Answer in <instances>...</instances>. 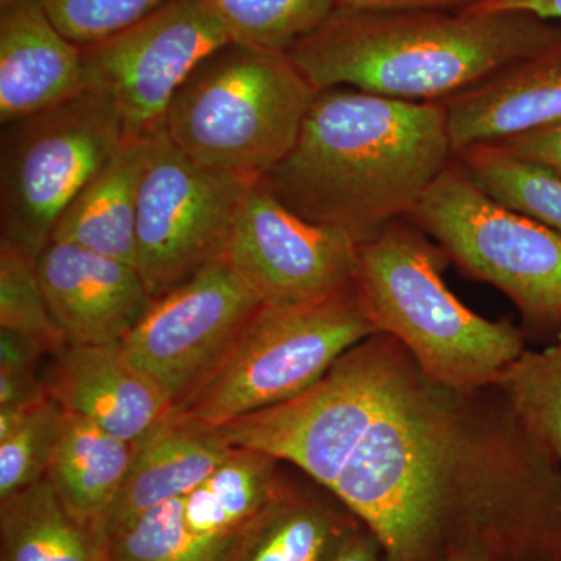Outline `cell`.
Returning <instances> with one entry per match:
<instances>
[{"mask_svg": "<svg viewBox=\"0 0 561 561\" xmlns=\"http://www.w3.org/2000/svg\"><path fill=\"white\" fill-rule=\"evenodd\" d=\"M36 272L69 345H121L154 300L133 265L73 243L50 241Z\"/></svg>", "mask_w": 561, "mask_h": 561, "instance_id": "obj_13", "label": "cell"}, {"mask_svg": "<svg viewBox=\"0 0 561 561\" xmlns=\"http://www.w3.org/2000/svg\"><path fill=\"white\" fill-rule=\"evenodd\" d=\"M362 523L316 483L294 481L265 508L234 561H334Z\"/></svg>", "mask_w": 561, "mask_h": 561, "instance_id": "obj_20", "label": "cell"}, {"mask_svg": "<svg viewBox=\"0 0 561 561\" xmlns=\"http://www.w3.org/2000/svg\"><path fill=\"white\" fill-rule=\"evenodd\" d=\"M494 389L535 446L561 465V337L548 348L526 350Z\"/></svg>", "mask_w": 561, "mask_h": 561, "instance_id": "obj_24", "label": "cell"}, {"mask_svg": "<svg viewBox=\"0 0 561 561\" xmlns=\"http://www.w3.org/2000/svg\"><path fill=\"white\" fill-rule=\"evenodd\" d=\"M261 306L220 257L154 298L121 346L175 409L224 360Z\"/></svg>", "mask_w": 561, "mask_h": 561, "instance_id": "obj_11", "label": "cell"}, {"mask_svg": "<svg viewBox=\"0 0 561 561\" xmlns=\"http://www.w3.org/2000/svg\"><path fill=\"white\" fill-rule=\"evenodd\" d=\"M378 332L357 284L323 300L262 305L224 360L173 412L219 427L272 408L308 390Z\"/></svg>", "mask_w": 561, "mask_h": 561, "instance_id": "obj_6", "label": "cell"}, {"mask_svg": "<svg viewBox=\"0 0 561 561\" xmlns=\"http://www.w3.org/2000/svg\"><path fill=\"white\" fill-rule=\"evenodd\" d=\"M11 2V0H0V5H5V3Z\"/></svg>", "mask_w": 561, "mask_h": 561, "instance_id": "obj_37", "label": "cell"}, {"mask_svg": "<svg viewBox=\"0 0 561 561\" xmlns=\"http://www.w3.org/2000/svg\"><path fill=\"white\" fill-rule=\"evenodd\" d=\"M316 95L289 55L228 43L176 92L162 131L203 168L253 184L294 149Z\"/></svg>", "mask_w": 561, "mask_h": 561, "instance_id": "obj_5", "label": "cell"}, {"mask_svg": "<svg viewBox=\"0 0 561 561\" xmlns=\"http://www.w3.org/2000/svg\"><path fill=\"white\" fill-rule=\"evenodd\" d=\"M561 31L526 13L335 9L287 55L317 92H370L405 102H446L538 54Z\"/></svg>", "mask_w": 561, "mask_h": 561, "instance_id": "obj_3", "label": "cell"}, {"mask_svg": "<svg viewBox=\"0 0 561 561\" xmlns=\"http://www.w3.org/2000/svg\"><path fill=\"white\" fill-rule=\"evenodd\" d=\"M84 88L81 46L66 38L41 0L0 5V122L43 113Z\"/></svg>", "mask_w": 561, "mask_h": 561, "instance_id": "obj_15", "label": "cell"}, {"mask_svg": "<svg viewBox=\"0 0 561 561\" xmlns=\"http://www.w3.org/2000/svg\"><path fill=\"white\" fill-rule=\"evenodd\" d=\"M471 278L496 287L524 334L561 337V236L494 201L457 158L409 216Z\"/></svg>", "mask_w": 561, "mask_h": 561, "instance_id": "obj_7", "label": "cell"}, {"mask_svg": "<svg viewBox=\"0 0 561 561\" xmlns=\"http://www.w3.org/2000/svg\"><path fill=\"white\" fill-rule=\"evenodd\" d=\"M231 43L287 54L337 9L335 0H203Z\"/></svg>", "mask_w": 561, "mask_h": 561, "instance_id": "obj_26", "label": "cell"}, {"mask_svg": "<svg viewBox=\"0 0 561 561\" xmlns=\"http://www.w3.org/2000/svg\"><path fill=\"white\" fill-rule=\"evenodd\" d=\"M135 442L122 440L98 424L65 412L46 481L66 511L101 535L127 481ZM105 542V541H103Z\"/></svg>", "mask_w": 561, "mask_h": 561, "instance_id": "obj_18", "label": "cell"}, {"mask_svg": "<svg viewBox=\"0 0 561 561\" xmlns=\"http://www.w3.org/2000/svg\"><path fill=\"white\" fill-rule=\"evenodd\" d=\"M330 491L387 561H561V465L496 389L432 379L389 334L365 339L308 390L221 427Z\"/></svg>", "mask_w": 561, "mask_h": 561, "instance_id": "obj_1", "label": "cell"}, {"mask_svg": "<svg viewBox=\"0 0 561 561\" xmlns=\"http://www.w3.org/2000/svg\"><path fill=\"white\" fill-rule=\"evenodd\" d=\"M448 261L409 220L357 245V286L376 328L409 351L435 381L453 389H493L526 353V334L463 305L442 276Z\"/></svg>", "mask_w": 561, "mask_h": 561, "instance_id": "obj_4", "label": "cell"}, {"mask_svg": "<svg viewBox=\"0 0 561 561\" xmlns=\"http://www.w3.org/2000/svg\"><path fill=\"white\" fill-rule=\"evenodd\" d=\"M44 383L62 411L122 440L138 442L173 411L165 390L121 345H68L55 354Z\"/></svg>", "mask_w": 561, "mask_h": 561, "instance_id": "obj_14", "label": "cell"}, {"mask_svg": "<svg viewBox=\"0 0 561 561\" xmlns=\"http://www.w3.org/2000/svg\"><path fill=\"white\" fill-rule=\"evenodd\" d=\"M224 257L267 306L323 300L357 284L356 243L302 219L262 181L243 195Z\"/></svg>", "mask_w": 561, "mask_h": 561, "instance_id": "obj_12", "label": "cell"}, {"mask_svg": "<svg viewBox=\"0 0 561 561\" xmlns=\"http://www.w3.org/2000/svg\"><path fill=\"white\" fill-rule=\"evenodd\" d=\"M456 153L442 102L317 92L294 149L264 180L302 219L360 245L409 219Z\"/></svg>", "mask_w": 561, "mask_h": 561, "instance_id": "obj_2", "label": "cell"}, {"mask_svg": "<svg viewBox=\"0 0 561 561\" xmlns=\"http://www.w3.org/2000/svg\"><path fill=\"white\" fill-rule=\"evenodd\" d=\"M46 356L38 343L7 330H0V371L36 373Z\"/></svg>", "mask_w": 561, "mask_h": 561, "instance_id": "obj_32", "label": "cell"}, {"mask_svg": "<svg viewBox=\"0 0 561 561\" xmlns=\"http://www.w3.org/2000/svg\"><path fill=\"white\" fill-rule=\"evenodd\" d=\"M337 9L351 11L461 10L479 0H335Z\"/></svg>", "mask_w": 561, "mask_h": 561, "instance_id": "obj_33", "label": "cell"}, {"mask_svg": "<svg viewBox=\"0 0 561 561\" xmlns=\"http://www.w3.org/2000/svg\"><path fill=\"white\" fill-rule=\"evenodd\" d=\"M228 43L203 0H165L125 31L81 47L84 88L113 103L127 138L149 139L191 73Z\"/></svg>", "mask_w": 561, "mask_h": 561, "instance_id": "obj_10", "label": "cell"}, {"mask_svg": "<svg viewBox=\"0 0 561 561\" xmlns=\"http://www.w3.org/2000/svg\"><path fill=\"white\" fill-rule=\"evenodd\" d=\"M135 443L130 471L103 541L162 502L190 494L234 449L217 427L173 411Z\"/></svg>", "mask_w": 561, "mask_h": 561, "instance_id": "obj_17", "label": "cell"}, {"mask_svg": "<svg viewBox=\"0 0 561 561\" xmlns=\"http://www.w3.org/2000/svg\"><path fill=\"white\" fill-rule=\"evenodd\" d=\"M454 153L561 122V39L442 102Z\"/></svg>", "mask_w": 561, "mask_h": 561, "instance_id": "obj_16", "label": "cell"}, {"mask_svg": "<svg viewBox=\"0 0 561 561\" xmlns=\"http://www.w3.org/2000/svg\"><path fill=\"white\" fill-rule=\"evenodd\" d=\"M149 139L125 138L116 154L62 210L51 241L73 243L136 268L139 187Z\"/></svg>", "mask_w": 561, "mask_h": 561, "instance_id": "obj_19", "label": "cell"}, {"mask_svg": "<svg viewBox=\"0 0 561 561\" xmlns=\"http://www.w3.org/2000/svg\"><path fill=\"white\" fill-rule=\"evenodd\" d=\"M456 158L494 201L561 236V179L556 173L512 157L497 144L472 146Z\"/></svg>", "mask_w": 561, "mask_h": 561, "instance_id": "obj_23", "label": "cell"}, {"mask_svg": "<svg viewBox=\"0 0 561 561\" xmlns=\"http://www.w3.org/2000/svg\"><path fill=\"white\" fill-rule=\"evenodd\" d=\"M243 542L203 540L192 534L183 522V497H176L106 538V561H234Z\"/></svg>", "mask_w": 561, "mask_h": 561, "instance_id": "obj_25", "label": "cell"}, {"mask_svg": "<svg viewBox=\"0 0 561 561\" xmlns=\"http://www.w3.org/2000/svg\"><path fill=\"white\" fill-rule=\"evenodd\" d=\"M0 330L16 332L55 356L69 345L51 316L36 262L0 239Z\"/></svg>", "mask_w": 561, "mask_h": 561, "instance_id": "obj_27", "label": "cell"}, {"mask_svg": "<svg viewBox=\"0 0 561 561\" xmlns=\"http://www.w3.org/2000/svg\"><path fill=\"white\" fill-rule=\"evenodd\" d=\"M0 561H106V549L43 479L0 500Z\"/></svg>", "mask_w": 561, "mask_h": 561, "instance_id": "obj_22", "label": "cell"}, {"mask_svg": "<svg viewBox=\"0 0 561 561\" xmlns=\"http://www.w3.org/2000/svg\"><path fill=\"white\" fill-rule=\"evenodd\" d=\"M334 561H387L381 542L362 524L350 535Z\"/></svg>", "mask_w": 561, "mask_h": 561, "instance_id": "obj_35", "label": "cell"}, {"mask_svg": "<svg viewBox=\"0 0 561 561\" xmlns=\"http://www.w3.org/2000/svg\"><path fill=\"white\" fill-rule=\"evenodd\" d=\"M49 397L38 373L0 371V409L32 408Z\"/></svg>", "mask_w": 561, "mask_h": 561, "instance_id": "obj_31", "label": "cell"}, {"mask_svg": "<svg viewBox=\"0 0 561 561\" xmlns=\"http://www.w3.org/2000/svg\"><path fill=\"white\" fill-rule=\"evenodd\" d=\"M2 127L0 239L36 262L62 210L127 135L113 103L90 90Z\"/></svg>", "mask_w": 561, "mask_h": 561, "instance_id": "obj_8", "label": "cell"}, {"mask_svg": "<svg viewBox=\"0 0 561 561\" xmlns=\"http://www.w3.org/2000/svg\"><path fill=\"white\" fill-rule=\"evenodd\" d=\"M62 416L61 405L49 397L33 405L21 426L0 442V500L46 478Z\"/></svg>", "mask_w": 561, "mask_h": 561, "instance_id": "obj_28", "label": "cell"}, {"mask_svg": "<svg viewBox=\"0 0 561 561\" xmlns=\"http://www.w3.org/2000/svg\"><path fill=\"white\" fill-rule=\"evenodd\" d=\"M165 0H41L58 31L79 46L110 38L153 13Z\"/></svg>", "mask_w": 561, "mask_h": 561, "instance_id": "obj_29", "label": "cell"}, {"mask_svg": "<svg viewBox=\"0 0 561 561\" xmlns=\"http://www.w3.org/2000/svg\"><path fill=\"white\" fill-rule=\"evenodd\" d=\"M445 561H494L489 551L479 542H463L454 548Z\"/></svg>", "mask_w": 561, "mask_h": 561, "instance_id": "obj_36", "label": "cell"}, {"mask_svg": "<svg viewBox=\"0 0 561 561\" xmlns=\"http://www.w3.org/2000/svg\"><path fill=\"white\" fill-rule=\"evenodd\" d=\"M468 9L483 13H526L545 21H561V0H479Z\"/></svg>", "mask_w": 561, "mask_h": 561, "instance_id": "obj_34", "label": "cell"}, {"mask_svg": "<svg viewBox=\"0 0 561 561\" xmlns=\"http://www.w3.org/2000/svg\"><path fill=\"white\" fill-rule=\"evenodd\" d=\"M493 144L507 150L512 157L548 169L561 179V122Z\"/></svg>", "mask_w": 561, "mask_h": 561, "instance_id": "obj_30", "label": "cell"}, {"mask_svg": "<svg viewBox=\"0 0 561 561\" xmlns=\"http://www.w3.org/2000/svg\"><path fill=\"white\" fill-rule=\"evenodd\" d=\"M289 482L283 461L234 448L205 482L183 496V522L203 540L243 542Z\"/></svg>", "mask_w": 561, "mask_h": 561, "instance_id": "obj_21", "label": "cell"}, {"mask_svg": "<svg viewBox=\"0 0 561 561\" xmlns=\"http://www.w3.org/2000/svg\"><path fill=\"white\" fill-rule=\"evenodd\" d=\"M249 186L192 161L164 131L151 136L136 221V271L151 297L224 257Z\"/></svg>", "mask_w": 561, "mask_h": 561, "instance_id": "obj_9", "label": "cell"}]
</instances>
